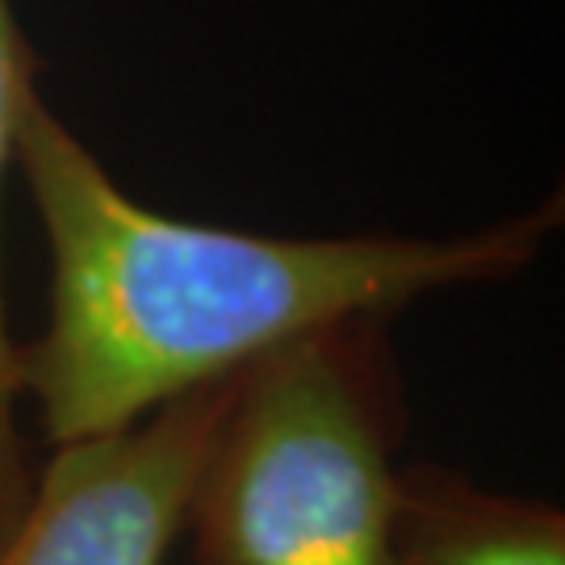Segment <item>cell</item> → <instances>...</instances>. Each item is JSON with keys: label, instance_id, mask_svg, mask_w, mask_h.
Returning a JSON list of instances; mask_svg holds the SVG:
<instances>
[{"label": "cell", "instance_id": "obj_1", "mask_svg": "<svg viewBox=\"0 0 565 565\" xmlns=\"http://www.w3.org/2000/svg\"><path fill=\"white\" fill-rule=\"evenodd\" d=\"M13 160L51 252V310L18 348V385L55 448L139 424L310 331L507 281L562 226V198L452 239L184 223L135 202L42 93L21 105Z\"/></svg>", "mask_w": 565, "mask_h": 565}, {"label": "cell", "instance_id": "obj_2", "mask_svg": "<svg viewBox=\"0 0 565 565\" xmlns=\"http://www.w3.org/2000/svg\"><path fill=\"white\" fill-rule=\"evenodd\" d=\"M385 319L247 364L189 503L198 565H394L403 469Z\"/></svg>", "mask_w": 565, "mask_h": 565}, {"label": "cell", "instance_id": "obj_3", "mask_svg": "<svg viewBox=\"0 0 565 565\" xmlns=\"http://www.w3.org/2000/svg\"><path fill=\"white\" fill-rule=\"evenodd\" d=\"M239 373L121 431L55 448L0 541V565H163Z\"/></svg>", "mask_w": 565, "mask_h": 565}, {"label": "cell", "instance_id": "obj_4", "mask_svg": "<svg viewBox=\"0 0 565 565\" xmlns=\"http://www.w3.org/2000/svg\"><path fill=\"white\" fill-rule=\"evenodd\" d=\"M394 565H565V515L445 469H406Z\"/></svg>", "mask_w": 565, "mask_h": 565}, {"label": "cell", "instance_id": "obj_5", "mask_svg": "<svg viewBox=\"0 0 565 565\" xmlns=\"http://www.w3.org/2000/svg\"><path fill=\"white\" fill-rule=\"evenodd\" d=\"M39 93V60L30 42L21 34V21L13 13V0H0V184L18 151V121L21 105ZM18 343L9 340L4 327V298H0V541L13 532L18 515L30 499V465H25V445L18 431Z\"/></svg>", "mask_w": 565, "mask_h": 565}]
</instances>
